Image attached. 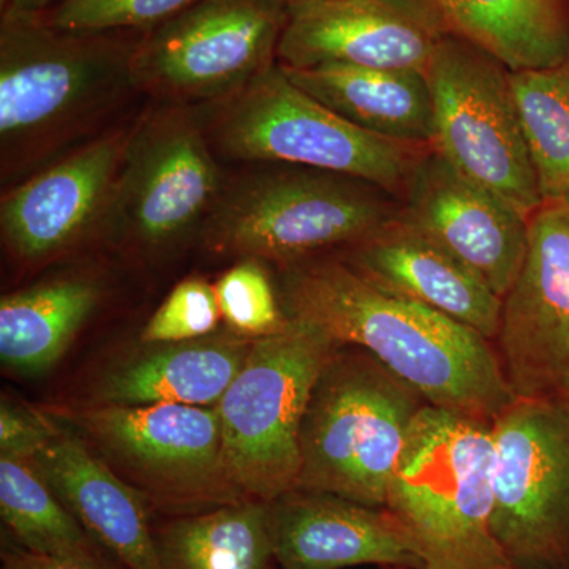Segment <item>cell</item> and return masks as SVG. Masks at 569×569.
<instances>
[{
  "instance_id": "ba28073f",
  "label": "cell",
  "mask_w": 569,
  "mask_h": 569,
  "mask_svg": "<svg viewBox=\"0 0 569 569\" xmlns=\"http://www.w3.org/2000/svg\"><path fill=\"white\" fill-rule=\"evenodd\" d=\"M337 342L291 320L253 340L219 406L224 471L247 498L272 501L298 486L299 430L317 378Z\"/></svg>"
},
{
  "instance_id": "484cf974",
  "label": "cell",
  "mask_w": 569,
  "mask_h": 569,
  "mask_svg": "<svg viewBox=\"0 0 569 569\" xmlns=\"http://www.w3.org/2000/svg\"><path fill=\"white\" fill-rule=\"evenodd\" d=\"M509 80L539 190L546 203H556L569 190V59L511 71Z\"/></svg>"
},
{
  "instance_id": "4316f807",
  "label": "cell",
  "mask_w": 569,
  "mask_h": 569,
  "mask_svg": "<svg viewBox=\"0 0 569 569\" xmlns=\"http://www.w3.org/2000/svg\"><path fill=\"white\" fill-rule=\"evenodd\" d=\"M220 316L228 331L257 340L282 331L284 316L277 284L268 266L254 258H242L213 282Z\"/></svg>"
},
{
  "instance_id": "7402d4cb",
  "label": "cell",
  "mask_w": 569,
  "mask_h": 569,
  "mask_svg": "<svg viewBox=\"0 0 569 569\" xmlns=\"http://www.w3.org/2000/svg\"><path fill=\"white\" fill-rule=\"evenodd\" d=\"M103 287L86 274L41 280L0 299V359L24 376L58 362L99 309Z\"/></svg>"
},
{
  "instance_id": "e575fe53",
  "label": "cell",
  "mask_w": 569,
  "mask_h": 569,
  "mask_svg": "<svg viewBox=\"0 0 569 569\" xmlns=\"http://www.w3.org/2000/svg\"><path fill=\"white\" fill-rule=\"evenodd\" d=\"M509 569H515V568H509Z\"/></svg>"
},
{
  "instance_id": "d4e9b609",
  "label": "cell",
  "mask_w": 569,
  "mask_h": 569,
  "mask_svg": "<svg viewBox=\"0 0 569 569\" xmlns=\"http://www.w3.org/2000/svg\"><path fill=\"white\" fill-rule=\"evenodd\" d=\"M0 516L20 548L39 556L118 568L31 459L0 455Z\"/></svg>"
},
{
  "instance_id": "6da1fadb",
  "label": "cell",
  "mask_w": 569,
  "mask_h": 569,
  "mask_svg": "<svg viewBox=\"0 0 569 569\" xmlns=\"http://www.w3.org/2000/svg\"><path fill=\"white\" fill-rule=\"evenodd\" d=\"M277 291L284 316L316 325L340 346L365 348L429 406L492 422L516 400L490 340L381 290L335 253L279 268Z\"/></svg>"
},
{
  "instance_id": "5bb4252c",
  "label": "cell",
  "mask_w": 569,
  "mask_h": 569,
  "mask_svg": "<svg viewBox=\"0 0 569 569\" xmlns=\"http://www.w3.org/2000/svg\"><path fill=\"white\" fill-rule=\"evenodd\" d=\"M132 126L111 127L3 192L0 231L17 260L47 263L102 234Z\"/></svg>"
},
{
  "instance_id": "8992f818",
  "label": "cell",
  "mask_w": 569,
  "mask_h": 569,
  "mask_svg": "<svg viewBox=\"0 0 569 569\" xmlns=\"http://www.w3.org/2000/svg\"><path fill=\"white\" fill-rule=\"evenodd\" d=\"M198 110L219 159L296 164L387 192L406 189L419 159L432 149L348 122L298 88L279 62L230 99Z\"/></svg>"
},
{
  "instance_id": "5b68a950",
  "label": "cell",
  "mask_w": 569,
  "mask_h": 569,
  "mask_svg": "<svg viewBox=\"0 0 569 569\" xmlns=\"http://www.w3.org/2000/svg\"><path fill=\"white\" fill-rule=\"evenodd\" d=\"M373 189L310 168L252 163L227 176L200 241L216 257L254 258L277 269L339 253L397 216Z\"/></svg>"
},
{
  "instance_id": "3957f363",
  "label": "cell",
  "mask_w": 569,
  "mask_h": 569,
  "mask_svg": "<svg viewBox=\"0 0 569 569\" xmlns=\"http://www.w3.org/2000/svg\"><path fill=\"white\" fill-rule=\"evenodd\" d=\"M492 422L427 406L419 411L385 508L425 569H509L492 531Z\"/></svg>"
},
{
  "instance_id": "52a82bcc",
  "label": "cell",
  "mask_w": 569,
  "mask_h": 569,
  "mask_svg": "<svg viewBox=\"0 0 569 569\" xmlns=\"http://www.w3.org/2000/svg\"><path fill=\"white\" fill-rule=\"evenodd\" d=\"M162 518L247 500L224 471L219 408L89 406L52 410Z\"/></svg>"
},
{
  "instance_id": "ac0fdd59",
  "label": "cell",
  "mask_w": 569,
  "mask_h": 569,
  "mask_svg": "<svg viewBox=\"0 0 569 569\" xmlns=\"http://www.w3.org/2000/svg\"><path fill=\"white\" fill-rule=\"evenodd\" d=\"M32 463L121 569H163L156 518L148 500L126 481L61 418Z\"/></svg>"
},
{
  "instance_id": "83f0119b",
  "label": "cell",
  "mask_w": 569,
  "mask_h": 569,
  "mask_svg": "<svg viewBox=\"0 0 569 569\" xmlns=\"http://www.w3.org/2000/svg\"><path fill=\"white\" fill-rule=\"evenodd\" d=\"M200 0H61L40 17L63 31L148 32Z\"/></svg>"
},
{
  "instance_id": "7a4b0ae2",
  "label": "cell",
  "mask_w": 569,
  "mask_h": 569,
  "mask_svg": "<svg viewBox=\"0 0 569 569\" xmlns=\"http://www.w3.org/2000/svg\"><path fill=\"white\" fill-rule=\"evenodd\" d=\"M142 33L63 31L40 14L0 18V167L17 183L80 148L137 92Z\"/></svg>"
},
{
  "instance_id": "cb8c5ba5",
  "label": "cell",
  "mask_w": 569,
  "mask_h": 569,
  "mask_svg": "<svg viewBox=\"0 0 569 569\" xmlns=\"http://www.w3.org/2000/svg\"><path fill=\"white\" fill-rule=\"evenodd\" d=\"M163 569H271L274 561L271 501L238 503L156 519Z\"/></svg>"
},
{
  "instance_id": "9a60e30c",
  "label": "cell",
  "mask_w": 569,
  "mask_h": 569,
  "mask_svg": "<svg viewBox=\"0 0 569 569\" xmlns=\"http://www.w3.org/2000/svg\"><path fill=\"white\" fill-rule=\"evenodd\" d=\"M447 28L426 0H288L277 62L426 73Z\"/></svg>"
},
{
  "instance_id": "277c9868",
  "label": "cell",
  "mask_w": 569,
  "mask_h": 569,
  "mask_svg": "<svg viewBox=\"0 0 569 569\" xmlns=\"http://www.w3.org/2000/svg\"><path fill=\"white\" fill-rule=\"evenodd\" d=\"M426 406L376 356L337 343L302 418L296 488L383 508L408 433Z\"/></svg>"
},
{
  "instance_id": "4dcf8cb0",
  "label": "cell",
  "mask_w": 569,
  "mask_h": 569,
  "mask_svg": "<svg viewBox=\"0 0 569 569\" xmlns=\"http://www.w3.org/2000/svg\"><path fill=\"white\" fill-rule=\"evenodd\" d=\"M0 569H118L110 567H100V565L81 563V561H71L62 559H52V557L39 556V553L29 552L20 548L2 549V567Z\"/></svg>"
},
{
  "instance_id": "9c48e42d",
  "label": "cell",
  "mask_w": 569,
  "mask_h": 569,
  "mask_svg": "<svg viewBox=\"0 0 569 569\" xmlns=\"http://www.w3.org/2000/svg\"><path fill=\"white\" fill-rule=\"evenodd\" d=\"M227 174L198 108L153 103L133 122L102 234L159 254L201 239Z\"/></svg>"
},
{
  "instance_id": "d6a6232c",
  "label": "cell",
  "mask_w": 569,
  "mask_h": 569,
  "mask_svg": "<svg viewBox=\"0 0 569 569\" xmlns=\"http://www.w3.org/2000/svg\"><path fill=\"white\" fill-rule=\"evenodd\" d=\"M559 203L561 204V208L565 209V212H567V217L569 220V190L567 193L563 194V198H561Z\"/></svg>"
},
{
  "instance_id": "d6986e66",
  "label": "cell",
  "mask_w": 569,
  "mask_h": 569,
  "mask_svg": "<svg viewBox=\"0 0 569 569\" xmlns=\"http://www.w3.org/2000/svg\"><path fill=\"white\" fill-rule=\"evenodd\" d=\"M335 254L381 290L432 307L490 342L496 339L503 299L473 269L407 223L400 213Z\"/></svg>"
},
{
  "instance_id": "30bf717a",
  "label": "cell",
  "mask_w": 569,
  "mask_h": 569,
  "mask_svg": "<svg viewBox=\"0 0 569 569\" xmlns=\"http://www.w3.org/2000/svg\"><path fill=\"white\" fill-rule=\"evenodd\" d=\"M287 17L288 0H200L142 33L134 88L153 103L223 102L274 66Z\"/></svg>"
},
{
  "instance_id": "ffe728a7",
  "label": "cell",
  "mask_w": 569,
  "mask_h": 569,
  "mask_svg": "<svg viewBox=\"0 0 569 569\" xmlns=\"http://www.w3.org/2000/svg\"><path fill=\"white\" fill-rule=\"evenodd\" d=\"M252 343L227 329L203 339L148 346L107 370L92 403L217 407Z\"/></svg>"
},
{
  "instance_id": "7c38bea8",
  "label": "cell",
  "mask_w": 569,
  "mask_h": 569,
  "mask_svg": "<svg viewBox=\"0 0 569 569\" xmlns=\"http://www.w3.org/2000/svg\"><path fill=\"white\" fill-rule=\"evenodd\" d=\"M492 437V531L505 559L569 569V406L515 400Z\"/></svg>"
},
{
  "instance_id": "4fadbf2b",
  "label": "cell",
  "mask_w": 569,
  "mask_h": 569,
  "mask_svg": "<svg viewBox=\"0 0 569 569\" xmlns=\"http://www.w3.org/2000/svg\"><path fill=\"white\" fill-rule=\"evenodd\" d=\"M529 223V249L503 296L492 346L516 400L569 406V220L556 201Z\"/></svg>"
},
{
  "instance_id": "603a6c76",
  "label": "cell",
  "mask_w": 569,
  "mask_h": 569,
  "mask_svg": "<svg viewBox=\"0 0 569 569\" xmlns=\"http://www.w3.org/2000/svg\"><path fill=\"white\" fill-rule=\"evenodd\" d=\"M452 32L509 71L548 69L569 54L568 0H426Z\"/></svg>"
},
{
  "instance_id": "44dd1931",
  "label": "cell",
  "mask_w": 569,
  "mask_h": 569,
  "mask_svg": "<svg viewBox=\"0 0 569 569\" xmlns=\"http://www.w3.org/2000/svg\"><path fill=\"white\" fill-rule=\"evenodd\" d=\"M282 69L298 88L367 132L433 148L432 92L422 71L343 63Z\"/></svg>"
},
{
  "instance_id": "2e32d148",
  "label": "cell",
  "mask_w": 569,
  "mask_h": 569,
  "mask_svg": "<svg viewBox=\"0 0 569 569\" xmlns=\"http://www.w3.org/2000/svg\"><path fill=\"white\" fill-rule=\"evenodd\" d=\"M400 217L459 258L501 299L529 249L530 219L429 149L407 181Z\"/></svg>"
},
{
  "instance_id": "1f68e13d",
  "label": "cell",
  "mask_w": 569,
  "mask_h": 569,
  "mask_svg": "<svg viewBox=\"0 0 569 569\" xmlns=\"http://www.w3.org/2000/svg\"><path fill=\"white\" fill-rule=\"evenodd\" d=\"M61 0H0V14H41L52 9Z\"/></svg>"
},
{
  "instance_id": "e0dca14e",
  "label": "cell",
  "mask_w": 569,
  "mask_h": 569,
  "mask_svg": "<svg viewBox=\"0 0 569 569\" xmlns=\"http://www.w3.org/2000/svg\"><path fill=\"white\" fill-rule=\"evenodd\" d=\"M271 527L280 569H425L413 541L385 507L295 488L271 501Z\"/></svg>"
},
{
  "instance_id": "8fae6325",
  "label": "cell",
  "mask_w": 569,
  "mask_h": 569,
  "mask_svg": "<svg viewBox=\"0 0 569 569\" xmlns=\"http://www.w3.org/2000/svg\"><path fill=\"white\" fill-rule=\"evenodd\" d=\"M509 73L477 44L445 37L426 70L436 116L433 149L460 174L530 219L546 201Z\"/></svg>"
},
{
  "instance_id": "f1b7e54d",
  "label": "cell",
  "mask_w": 569,
  "mask_h": 569,
  "mask_svg": "<svg viewBox=\"0 0 569 569\" xmlns=\"http://www.w3.org/2000/svg\"><path fill=\"white\" fill-rule=\"evenodd\" d=\"M222 321L216 288L203 277H189L176 284L141 332V342H187L217 331Z\"/></svg>"
},
{
  "instance_id": "836d02e7",
  "label": "cell",
  "mask_w": 569,
  "mask_h": 569,
  "mask_svg": "<svg viewBox=\"0 0 569 569\" xmlns=\"http://www.w3.org/2000/svg\"><path fill=\"white\" fill-rule=\"evenodd\" d=\"M271 569H280L279 567H277V565H272Z\"/></svg>"
},
{
  "instance_id": "f546056e",
  "label": "cell",
  "mask_w": 569,
  "mask_h": 569,
  "mask_svg": "<svg viewBox=\"0 0 569 569\" xmlns=\"http://www.w3.org/2000/svg\"><path fill=\"white\" fill-rule=\"evenodd\" d=\"M54 426L51 413L20 406L2 397L0 403V455L32 459Z\"/></svg>"
}]
</instances>
